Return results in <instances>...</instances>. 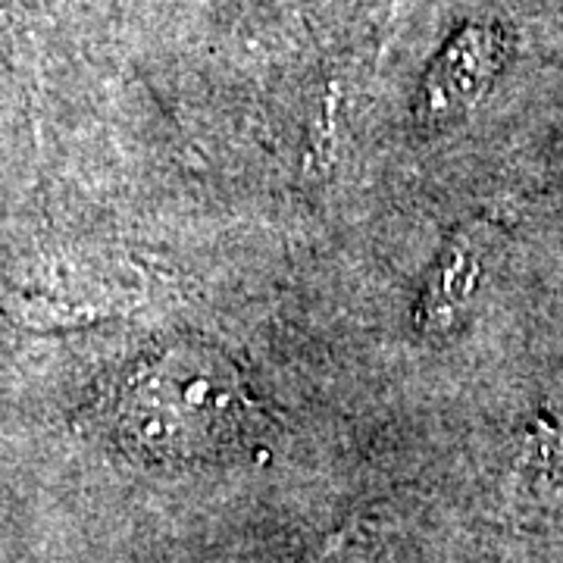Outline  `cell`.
Wrapping results in <instances>:
<instances>
[{
  "label": "cell",
  "instance_id": "2",
  "mask_svg": "<svg viewBox=\"0 0 563 563\" xmlns=\"http://www.w3.org/2000/svg\"><path fill=\"white\" fill-rule=\"evenodd\" d=\"M492 35L485 32H470V60L461 66V51L457 44L444 54L442 66H435V76L429 81V95L435 110L442 107L448 110L451 103H461L463 91H466V101H473L479 91H483L485 79H492V69L485 66V60H492Z\"/></svg>",
  "mask_w": 563,
  "mask_h": 563
},
{
  "label": "cell",
  "instance_id": "3",
  "mask_svg": "<svg viewBox=\"0 0 563 563\" xmlns=\"http://www.w3.org/2000/svg\"><path fill=\"white\" fill-rule=\"evenodd\" d=\"M379 539V523L373 517H354L332 536H325L303 563H363Z\"/></svg>",
  "mask_w": 563,
  "mask_h": 563
},
{
  "label": "cell",
  "instance_id": "1",
  "mask_svg": "<svg viewBox=\"0 0 563 563\" xmlns=\"http://www.w3.org/2000/svg\"><path fill=\"white\" fill-rule=\"evenodd\" d=\"M488 244H492V229H485V222H473L451 239L422 295L420 313H417L422 329H442L470 303L485 273Z\"/></svg>",
  "mask_w": 563,
  "mask_h": 563
}]
</instances>
